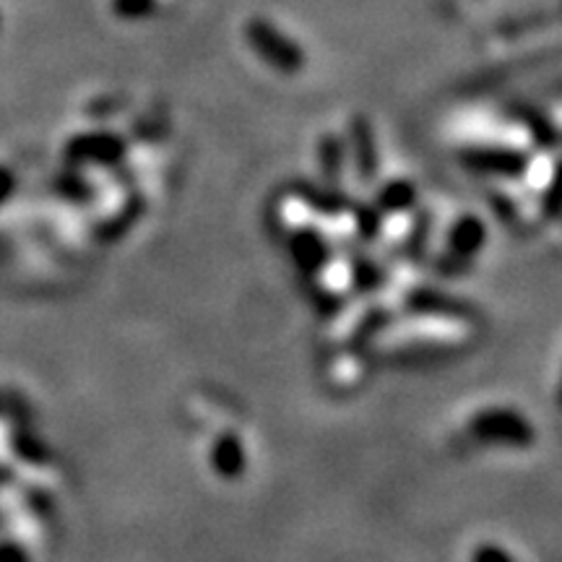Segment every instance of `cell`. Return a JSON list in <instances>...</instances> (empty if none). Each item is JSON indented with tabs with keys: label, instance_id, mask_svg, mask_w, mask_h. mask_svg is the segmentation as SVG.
Masks as SVG:
<instances>
[{
	"label": "cell",
	"instance_id": "obj_16",
	"mask_svg": "<svg viewBox=\"0 0 562 562\" xmlns=\"http://www.w3.org/2000/svg\"><path fill=\"white\" fill-rule=\"evenodd\" d=\"M55 186H58V193H60L66 201L87 203V201L94 199V186H91V182H89L87 178H83V175H79V172H66V175H60Z\"/></svg>",
	"mask_w": 562,
	"mask_h": 562
},
{
	"label": "cell",
	"instance_id": "obj_6",
	"mask_svg": "<svg viewBox=\"0 0 562 562\" xmlns=\"http://www.w3.org/2000/svg\"><path fill=\"white\" fill-rule=\"evenodd\" d=\"M286 252L302 277L315 279L334 261V250L328 237L315 227H297L286 237Z\"/></svg>",
	"mask_w": 562,
	"mask_h": 562
},
{
	"label": "cell",
	"instance_id": "obj_20",
	"mask_svg": "<svg viewBox=\"0 0 562 562\" xmlns=\"http://www.w3.org/2000/svg\"><path fill=\"white\" fill-rule=\"evenodd\" d=\"M161 3V9H165V5H172V3H178V0H159Z\"/></svg>",
	"mask_w": 562,
	"mask_h": 562
},
{
	"label": "cell",
	"instance_id": "obj_15",
	"mask_svg": "<svg viewBox=\"0 0 562 562\" xmlns=\"http://www.w3.org/2000/svg\"><path fill=\"white\" fill-rule=\"evenodd\" d=\"M349 209H351V216H355L357 235H360L364 243L378 240L383 232V220H385L381 211L372 206V203H351Z\"/></svg>",
	"mask_w": 562,
	"mask_h": 562
},
{
	"label": "cell",
	"instance_id": "obj_21",
	"mask_svg": "<svg viewBox=\"0 0 562 562\" xmlns=\"http://www.w3.org/2000/svg\"><path fill=\"white\" fill-rule=\"evenodd\" d=\"M451 3H476V0H451Z\"/></svg>",
	"mask_w": 562,
	"mask_h": 562
},
{
	"label": "cell",
	"instance_id": "obj_19",
	"mask_svg": "<svg viewBox=\"0 0 562 562\" xmlns=\"http://www.w3.org/2000/svg\"><path fill=\"white\" fill-rule=\"evenodd\" d=\"M0 562H32V558L21 544L3 542L0 544Z\"/></svg>",
	"mask_w": 562,
	"mask_h": 562
},
{
	"label": "cell",
	"instance_id": "obj_10",
	"mask_svg": "<svg viewBox=\"0 0 562 562\" xmlns=\"http://www.w3.org/2000/svg\"><path fill=\"white\" fill-rule=\"evenodd\" d=\"M292 193L300 203L323 216H339L351 206L349 195L339 186L331 182H313V180H294Z\"/></svg>",
	"mask_w": 562,
	"mask_h": 562
},
{
	"label": "cell",
	"instance_id": "obj_12",
	"mask_svg": "<svg viewBox=\"0 0 562 562\" xmlns=\"http://www.w3.org/2000/svg\"><path fill=\"white\" fill-rule=\"evenodd\" d=\"M344 161H347V140L339 133H323L318 138V165L323 180L339 186Z\"/></svg>",
	"mask_w": 562,
	"mask_h": 562
},
{
	"label": "cell",
	"instance_id": "obj_2",
	"mask_svg": "<svg viewBox=\"0 0 562 562\" xmlns=\"http://www.w3.org/2000/svg\"><path fill=\"white\" fill-rule=\"evenodd\" d=\"M469 435L482 446L529 451L537 442V427L513 406H484L469 419Z\"/></svg>",
	"mask_w": 562,
	"mask_h": 562
},
{
	"label": "cell",
	"instance_id": "obj_9",
	"mask_svg": "<svg viewBox=\"0 0 562 562\" xmlns=\"http://www.w3.org/2000/svg\"><path fill=\"white\" fill-rule=\"evenodd\" d=\"M211 472L222 476L224 482L243 480L248 472V448L235 430H222L209 448Z\"/></svg>",
	"mask_w": 562,
	"mask_h": 562
},
{
	"label": "cell",
	"instance_id": "obj_3",
	"mask_svg": "<svg viewBox=\"0 0 562 562\" xmlns=\"http://www.w3.org/2000/svg\"><path fill=\"white\" fill-rule=\"evenodd\" d=\"M459 161L463 170L487 175V178H501V180H521L529 172L531 157L521 149H513V146H469V149L459 151Z\"/></svg>",
	"mask_w": 562,
	"mask_h": 562
},
{
	"label": "cell",
	"instance_id": "obj_11",
	"mask_svg": "<svg viewBox=\"0 0 562 562\" xmlns=\"http://www.w3.org/2000/svg\"><path fill=\"white\" fill-rule=\"evenodd\" d=\"M417 201H419V191L412 180L391 178L375 191L372 206L381 211L383 216H393V214H406V211H412L417 206Z\"/></svg>",
	"mask_w": 562,
	"mask_h": 562
},
{
	"label": "cell",
	"instance_id": "obj_13",
	"mask_svg": "<svg viewBox=\"0 0 562 562\" xmlns=\"http://www.w3.org/2000/svg\"><path fill=\"white\" fill-rule=\"evenodd\" d=\"M351 284H355V290H360L362 294L381 290L385 284V269L381 263L372 261V258H355V261H351Z\"/></svg>",
	"mask_w": 562,
	"mask_h": 562
},
{
	"label": "cell",
	"instance_id": "obj_17",
	"mask_svg": "<svg viewBox=\"0 0 562 562\" xmlns=\"http://www.w3.org/2000/svg\"><path fill=\"white\" fill-rule=\"evenodd\" d=\"M430 229H432L430 214H419L417 220H414L412 232H409V240H406V252H409V258L425 256L427 240H430Z\"/></svg>",
	"mask_w": 562,
	"mask_h": 562
},
{
	"label": "cell",
	"instance_id": "obj_1",
	"mask_svg": "<svg viewBox=\"0 0 562 562\" xmlns=\"http://www.w3.org/2000/svg\"><path fill=\"white\" fill-rule=\"evenodd\" d=\"M243 40L250 53L279 76H297L307 66V53L269 16H248L243 24Z\"/></svg>",
	"mask_w": 562,
	"mask_h": 562
},
{
	"label": "cell",
	"instance_id": "obj_5",
	"mask_svg": "<svg viewBox=\"0 0 562 562\" xmlns=\"http://www.w3.org/2000/svg\"><path fill=\"white\" fill-rule=\"evenodd\" d=\"M404 307L412 315H425V318L438 321L469 323L476 318V311L467 300L435 290V286H414V290L404 294Z\"/></svg>",
	"mask_w": 562,
	"mask_h": 562
},
{
	"label": "cell",
	"instance_id": "obj_8",
	"mask_svg": "<svg viewBox=\"0 0 562 562\" xmlns=\"http://www.w3.org/2000/svg\"><path fill=\"white\" fill-rule=\"evenodd\" d=\"M487 240H490L487 224H484L482 216L469 214L467 211V214H461L459 220H453L451 229H448L446 252L459 269H467V266L484 250Z\"/></svg>",
	"mask_w": 562,
	"mask_h": 562
},
{
	"label": "cell",
	"instance_id": "obj_4",
	"mask_svg": "<svg viewBox=\"0 0 562 562\" xmlns=\"http://www.w3.org/2000/svg\"><path fill=\"white\" fill-rule=\"evenodd\" d=\"M125 151V138L115 131L91 128L76 133L66 144V159L74 167H115L121 165Z\"/></svg>",
	"mask_w": 562,
	"mask_h": 562
},
{
	"label": "cell",
	"instance_id": "obj_14",
	"mask_svg": "<svg viewBox=\"0 0 562 562\" xmlns=\"http://www.w3.org/2000/svg\"><path fill=\"white\" fill-rule=\"evenodd\" d=\"M108 9L115 19L128 21V24H136V21H146L157 16L161 11L159 0H108Z\"/></svg>",
	"mask_w": 562,
	"mask_h": 562
},
{
	"label": "cell",
	"instance_id": "obj_7",
	"mask_svg": "<svg viewBox=\"0 0 562 562\" xmlns=\"http://www.w3.org/2000/svg\"><path fill=\"white\" fill-rule=\"evenodd\" d=\"M344 140H347V151L360 182H364V186L375 182L378 172H381V151H378L375 128H372L368 117L364 115L351 117L347 138Z\"/></svg>",
	"mask_w": 562,
	"mask_h": 562
},
{
	"label": "cell",
	"instance_id": "obj_18",
	"mask_svg": "<svg viewBox=\"0 0 562 562\" xmlns=\"http://www.w3.org/2000/svg\"><path fill=\"white\" fill-rule=\"evenodd\" d=\"M469 562H516L510 550H505L503 544L495 542H484L476 544L472 554H469Z\"/></svg>",
	"mask_w": 562,
	"mask_h": 562
}]
</instances>
